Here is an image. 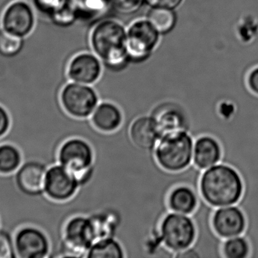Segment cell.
I'll return each mask as SVG.
<instances>
[{"instance_id": "6da1fadb", "label": "cell", "mask_w": 258, "mask_h": 258, "mask_svg": "<svg viewBox=\"0 0 258 258\" xmlns=\"http://www.w3.org/2000/svg\"><path fill=\"white\" fill-rule=\"evenodd\" d=\"M199 239V227L192 216L166 212L158 221L156 228L145 240L150 255L162 250L170 257L194 248Z\"/></svg>"}, {"instance_id": "7a4b0ae2", "label": "cell", "mask_w": 258, "mask_h": 258, "mask_svg": "<svg viewBox=\"0 0 258 258\" xmlns=\"http://www.w3.org/2000/svg\"><path fill=\"white\" fill-rule=\"evenodd\" d=\"M244 189L237 170L222 162L202 171L197 186L202 201L215 209L239 204Z\"/></svg>"}, {"instance_id": "3957f363", "label": "cell", "mask_w": 258, "mask_h": 258, "mask_svg": "<svg viewBox=\"0 0 258 258\" xmlns=\"http://www.w3.org/2000/svg\"><path fill=\"white\" fill-rule=\"evenodd\" d=\"M194 139L188 130L162 135L152 151V161L164 174L170 176L183 174L194 168Z\"/></svg>"}, {"instance_id": "277c9868", "label": "cell", "mask_w": 258, "mask_h": 258, "mask_svg": "<svg viewBox=\"0 0 258 258\" xmlns=\"http://www.w3.org/2000/svg\"><path fill=\"white\" fill-rule=\"evenodd\" d=\"M57 161L75 176L82 189L89 186L96 175V150L92 142L83 136L65 139L57 148Z\"/></svg>"}, {"instance_id": "5b68a950", "label": "cell", "mask_w": 258, "mask_h": 258, "mask_svg": "<svg viewBox=\"0 0 258 258\" xmlns=\"http://www.w3.org/2000/svg\"><path fill=\"white\" fill-rule=\"evenodd\" d=\"M91 42L98 57L112 68H119L129 58L127 31L117 21L99 23L92 31Z\"/></svg>"}, {"instance_id": "8992f818", "label": "cell", "mask_w": 258, "mask_h": 258, "mask_svg": "<svg viewBox=\"0 0 258 258\" xmlns=\"http://www.w3.org/2000/svg\"><path fill=\"white\" fill-rule=\"evenodd\" d=\"M61 233V256L86 257L96 241L92 218L86 214H77L68 218Z\"/></svg>"}, {"instance_id": "52a82bcc", "label": "cell", "mask_w": 258, "mask_h": 258, "mask_svg": "<svg viewBox=\"0 0 258 258\" xmlns=\"http://www.w3.org/2000/svg\"><path fill=\"white\" fill-rule=\"evenodd\" d=\"M99 96L91 85L68 83L62 89L60 103L64 113L71 119L88 121L100 102Z\"/></svg>"}, {"instance_id": "ba28073f", "label": "cell", "mask_w": 258, "mask_h": 258, "mask_svg": "<svg viewBox=\"0 0 258 258\" xmlns=\"http://www.w3.org/2000/svg\"><path fill=\"white\" fill-rule=\"evenodd\" d=\"M81 189V185L75 176L60 164H53L48 168L45 194L51 201L69 202L78 195Z\"/></svg>"}, {"instance_id": "9c48e42d", "label": "cell", "mask_w": 258, "mask_h": 258, "mask_svg": "<svg viewBox=\"0 0 258 258\" xmlns=\"http://www.w3.org/2000/svg\"><path fill=\"white\" fill-rule=\"evenodd\" d=\"M149 113L154 118L162 135L180 130L191 132L192 120L189 112L177 102L159 103Z\"/></svg>"}, {"instance_id": "30bf717a", "label": "cell", "mask_w": 258, "mask_h": 258, "mask_svg": "<svg viewBox=\"0 0 258 258\" xmlns=\"http://www.w3.org/2000/svg\"><path fill=\"white\" fill-rule=\"evenodd\" d=\"M159 33L149 20L132 24L127 31L128 57L135 61L147 59L156 48Z\"/></svg>"}, {"instance_id": "8fae6325", "label": "cell", "mask_w": 258, "mask_h": 258, "mask_svg": "<svg viewBox=\"0 0 258 258\" xmlns=\"http://www.w3.org/2000/svg\"><path fill=\"white\" fill-rule=\"evenodd\" d=\"M125 134L131 145L135 149L150 154V158L152 151L162 136L154 118L150 113L134 118L125 128Z\"/></svg>"}, {"instance_id": "7c38bea8", "label": "cell", "mask_w": 258, "mask_h": 258, "mask_svg": "<svg viewBox=\"0 0 258 258\" xmlns=\"http://www.w3.org/2000/svg\"><path fill=\"white\" fill-rule=\"evenodd\" d=\"M211 223L215 234L223 240L242 236L246 230V217L238 204L215 209Z\"/></svg>"}, {"instance_id": "4fadbf2b", "label": "cell", "mask_w": 258, "mask_h": 258, "mask_svg": "<svg viewBox=\"0 0 258 258\" xmlns=\"http://www.w3.org/2000/svg\"><path fill=\"white\" fill-rule=\"evenodd\" d=\"M89 125L102 136L118 134L125 126V115L121 106L112 101L98 103L89 118Z\"/></svg>"}, {"instance_id": "5bb4252c", "label": "cell", "mask_w": 258, "mask_h": 258, "mask_svg": "<svg viewBox=\"0 0 258 258\" xmlns=\"http://www.w3.org/2000/svg\"><path fill=\"white\" fill-rule=\"evenodd\" d=\"M17 257L44 258L51 252V243L45 233L36 227L20 229L14 239Z\"/></svg>"}, {"instance_id": "9a60e30c", "label": "cell", "mask_w": 258, "mask_h": 258, "mask_svg": "<svg viewBox=\"0 0 258 258\" xmlns=\"http://www.w3.org/2000/svg\"><path fill=\"white\" fill-rule=\"evenodd\" d=\"M202 199L197 188L188 183H180L170 188L165 196L167 212L192 216L197 215Z\"/></svg>"}, {"instance_id": "2e32d148", "label": "cell", "mask_w": 258, "mask_h": 258, "mask_svg": "<svg viewBox=\"0 0 258 258\" xmlns=\"http://www.w3.org/2000/svg\"><path fill=\"white\" fill-rule=\"evenodd\" d=\"M47 171L48 168L43 162L29 161L15 173V184L27 196H40L45 194Z\"/></svg>"}, {"instance_id": "e0dca14e", "label": "cell", "mask_w": 258, "mask_h": 258, "mask_svg": "<svg viewBox=\"0 0 258 258\" xmlns=\"http://www.w3.org/2000/svg\"><path fill=\"white\" fill-rule=\"evenodd\" d=\"M34 24V14L31 7L21 0L9 4L2 17L3 30L20 37L27 36L33 30Z\"/></svg>"}, {"instance_id": "ac0fdd59", "label": "cell", "mask_w": 258, "mask_h": 258, "mask_svg": "<svg viewBox=\"0 0 258 258\" xmlns=\"http://www.w3.org/2000/svg\"><path fill=\"white\" fill-rule=\"evenodd\" d=\"M223 149L219 141L210 135H200L194 139L192 166L197 171L209 169L221 163Z\"/></svg>"}, {"instance_id": "d6986e66", "label": "cell", "mask_w": 258, "mask_h": 258, "mask_svg": "<svg viewBox=\"0 0 258 258\" xmlns=\"http://www.w3.org/2000/svg\"><path fill=\"white\" fill-rule=\"evenodd\" d=\"M68 72L71 81L92 85L98 81L101 76V64L93 55L81 53L71 61Z\"/></svg>"}, {"instance_id": "ffe728a7", "label": "cell", "mask_w": 258, "mask_h": 258, "mask_svg": "<svg viewBox=\"0 0 258 258\" xmlns=\"http://www.w3.org/2000/svg\"><path fill=\"white\" fill-rule=\"evenodd\" d=\"M88 258L128 257L123 243L116 237L104 238L94 242L86 254Z\"/></svg>"}, {"instance_id": "44dd1931", "label": "cell", "mask_w": 258, "mask_h": 258, "mask_svg": "<svg viewBox=\"0 0 258 258\" xmlns=\"http://www.w3.org/2000/svg\"><path fill=\"white\" fill-rule=\"evenodd\" d=\"M22 165L21 151L12 144L0 145V174L3 175L16 173Z\"/></svg>"}, {"instance_id": "7402d4cb", "label": "cell", "mask_w": 258, "mask_h": 258, "mask_svg": "<svg viewBox=\"0 0 258 258\" xmlns=\"http://www.w3.org/2000/svg\"><path fill=\"white\" fill-rule=\"evenodd\" d=\"M251 245L244 235L223 242V258H250Z\"/></svg>"}, {"instance_id": "603a6c76", "label": "cell", "mask_w": 258, "mask_h": 258, "mask_svg": "<svg viewBox=\"0 0 258 258\" xmlns=\"http://www.w3.org/2000/svg\"><path fill=\"white\" fill-rule=\"evenodd\" d=\"M148 20L160 33L171 31L176 23V16L172 9L153 8L149 12Z\"/></svg>"}, {"instance_id": "cb8c5ba5", "label": "cell", "mask_w": 258, "mask_h": 258, "mask_svg": "<svg viewBox=\"0 0 258 258\" xmlns=\"http://www.w3.org/2000/svg\"><path fill=\"white\" fill-rule=\"evenodd\" d=\"M77 11V16L83 15L86 18H95L105 12L111 0H72Z\"/></svg>"}, {"instance_id": "d4e9b609", "label": "cell", "mask_w": 258, "mask_h": 258, "mask_svg": "<svg viewBox=\"0 0 258 258\" xmlns=\"http://www.w3.org/2000/svg\"><path fill=\"white\" fill-rule=\"evenodd\" d=\"M22 37L0 30V55L5 57H12L21 51L23 47Z\"/></svg>"}, {"instance_id": "484cf974", "label": "cell", "mask_w": 258, "mask_h": 258, "mask_svg": "<svg viewBox=\"0 0 258 258\" xmlns=\"http://www.w3.org/2000/svg\"><path fill=\"white\" fill-rule=\"evenodd\" d=\"M69 3L70 0H33L34 6L38 10L51 16L61 10Z\"/></svg>"}, {"instance_id": "4316f807", "label": "cell", "mask_w": 258, "mask_h": 258, "mask_svg": "<svg viewBox=\"0 0 258 258\" xmlns=\"http://www.w3.org/2000/svg\"><path fill=\"white\" fill-rule=\"evenodd\" d=\"M15 243L12 235L5 230L0 229V258H15Z\"/></svg>"}, {"instance_id": "83f0119b", "label": "cell", "mask_w": 258, "mask_h": 258, "mask_svg": "<svg viewBox=\"0 0 258 258\" xmlns=\"http://www.w3.org/2000/svg\"><path fill=\"white\" fill-rule=\"evenodd\" d=\"M144 0H111L113 7L119 13L129 14L138 10Z\"/></svg>"}, {"instance_id": "f1b7e54d", "label": "cell", "mask_w": 258, "mask_h": 258, "mask_svg": "<svg viewBox=\"0 0 258 258\" xmlns=\"http://www.w3.org/2000/svg\"><path fill=\"white\" fill-rule=\"evenodd\" d=\"M10 127V115L8 111L0 105V139L7 134Z\"/></svg>"}, {"instance_id": "f546056e", "label": "cell", "mask_w": 258, "mask_h": 258, "mask_svg": "<svg viewBox=\"0 0 258 258\" xmlns=\"http://www.w3.org/2000/svg\"><path fill=\"white\" fill-rule=\"evenodd\" d=\"M183 0H144V2L153 8H164L174 9L180 6Z\"/></svg>"}, {"instance_id": "4dcf8cb0", "label": "cell", "mask_w": 258, "mask_h": 258, "mask_svg": "<svg viewBox=\"0 0 258 258\" xmlns=\"http://www.w3.org/2000/svg\"><path fill=\"white\" fill-rule=\"evenodd\" d=\"M247 85L248 89L254 95H258V68L253 70L248 77Z\"/></svg>"}]
</instances>
